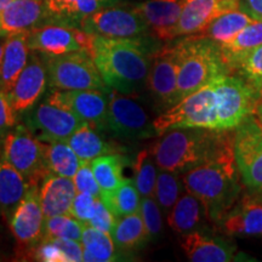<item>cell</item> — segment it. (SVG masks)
<instances>
[{"instance_id":"cell-23","label":"cell","mask_w":262,"mask_h":262,"mask_svg":"<svg viewBox=\"0 0 262 262\" xmlns=\"http://www.w3.org/2000/svg\"><path fill=\"white\" fill-rule=\"evenodd\" d=\"M77 193L72 179L49 173L40 185V203L44 217L71 215L72 203Z\"/></svg>"},{"instance_id":"cell-35","label":"cell","mask_w":262,"mask_h":262,"mask_svg":"<svg viewBox=\"0 0 262 262\" xmlns=\"http://www.w3.org/2000/svg\"><path fill=\"white\" fill-rule=\"evenodd\" d=\"M100 196L117 217L134 214L140 209L141 195L134 180H124L114 191L103 193Z\"/></svg>"},{"instance_id":"cell-33","label":"cell","mask_w":262,"mask_h":262,"mask_svg":"<svg viewBox=\"0 0 262 262\" xmlns=\"http://www.w3.org/2000/svg\"><path fill=\"white\" fill-rule=\"evenodd\" d=\"M45 163L51 173L70 179L74 178L83 164L67 141L48 142L45 148Z\"/></svg>"},{"instance_id":"cell-19","label":"cell","mask_w":262,"mask_h":262,"mask_svg":"<svg viewBox=\"0 0 262 262\" xmlns=\"http://www.w3.org/2000/svg\"><path fill=\"white\" fill-rule=\"evenodd\" d=\"M79 28L60 22L39 26L28 32V47L31 51H37L44 56H60L81 51L78 40Z\"/></svg>"},{"instance_id":"cell-8","label":"cell","mask_w":262,"mask_h":262,"mask_svg":"<svg viewBox=\"0 0 262 262\" xmlns=\"http://www.w3.org/2000/svg\"><path fill=\"white\" fill-rule=\"evenodd\" d=\"M47 143L39 140L26 125L9 131L3 142V158L17 169L31 186H40L49 173L45 163Z\"/></svg>"},{"instance_id":"cell-5","label":"cell","mask_w":262,"mask_h":262,"mask_svg":"<svg viewBox=\"0 0 262 262\" xmlns=\"http://www.w3.org/2000/svg\"><path fill=\"white\" fill-rule=\"evenodd\" d=\"M157 135L181 127H204L216 130L217 108L214 80L187 95L153 120Z\"/></svg>"},{"instance_id":"cell-21","label":"cell","mask_w":262,"mask_h":262,"mask_svg":"<svg viewBox=\"0 0 262 262\" xmlns=\"http://www.w3.org/2000/svg\"><path fill=\"white\" fill-rule=\"evenodd\" d=\"M220 225L228 235L262 237V199L241 195Z\"/></svg>"},{"instance_id":"cell-22","label":"cell","mask_w":262,"mask_h":262,"mask_svg":"<svg viewBox=\"0 0 262 262\" xmlns=\"http://www.w3.org/2000/svg\"><path fill=\"white\" fill-rule=\"evenodd\" d=\"M180 245L188 260L193 262H229L234 260V248L231 244L196 229L181 234Z\"/></svg>"},{"instance_id":"cell-46","label":"cell","mask_w":262,"mask_h":262,"mask_svg":"<svg viewBox=\"0 0 262 262\" xmlns=\"http://www.w3.org/2000/svg\"><path fill=\"white\" fill-rule=\"evenodd\" d=\"M54 241L63 251L68 262L83 261V247L79 241H71V239H54Z\"/></svg>"},{"instance_id":"cell-15","label":"cell","mask_w":262,"mask_h":262,"mask_svg":"<svg viewBox=\"0 0 262 262\" xmlns=\"http://www.w3.org/2000/svg\"><path fill=\"white\" fill-rule=\"evenodd\" d=\"M179 63L173 47L156 51L147 79V89L159 110L164 112L176 103Z\"/></svg>"},{"instance_id":"cell-2","label":"cell","mask_w":262,"mask_h":262,"mask_svg":"<svg viewBox=\"0 0 262 262\" xmlns=\"http://www.w3.org/2000/svg\"><path fill=\"white\" fill-rule=\"evenodd\" d=\"M156 51L142 38L124 39L96 35L94 61L108 88L137 96L147 88V79Z\"/></svg>"},{"instance_id":"cell-34","label":"cell","mask_w":262,"mask_h":262,"mask_svg":"<svg viewBox=\"0 0 262 262\" xmlns=\"http://www.w3.org/2000/svg\"><path fill=\"white\" fill-rule=\"evenodd\" d=\"M91 169L101 188V194L116 189L124 180L123 170L126 165V158L116 155H104L90 162Z\"/></svg>"},{"instance_id":"cell-32","label":"cell","mask_w":262,"mask_h":262,"mask_svg":"<svg viewBox=\"0 0 262 262\" xmlns=\"http://www.w3.org/2000/svg\"><path fill=\"white\" fill-rule=\"evenodd\" d=\"M54 22L78 25L80 21L98 10L103 9L98 0H45Z\"/></svg>"},{"instance_id":"cell-52","label":"cell","mask_w":262,"mask_h":262,"mask_svg":"<svg viewBox=\"0 0 262 262\" xmlns=\"http://www.w3.org/2000/svg\"><path fill=\"white\" fill-rule=\"evenodd\" d=\"M11 2L12 0H0V11H3Z\"/></svg>"},{"instance_id":"cell-24","label":"cell","mask_w":262,"mask_h":262,"mask_svg":"<svg viewBox=\"0 0 262 262\" xmlns=\"http://www.w3.org/2000/svg\"><path fill=\"white\" fill-rule=\"evenodd\" d=\"M29 51L28 33H16L6 37L4 55L0 63V89L8 95L28 63Z\"/></svg>"},{"instance_id":"cell-30","label":"cell","mask_w":262,"mask_h":262,"mask_svg":"<svg viewBox=\"0 0 262 262\" xmlns=\"http://www.w3.org/2000/svg\"><path fill=\"white\" fill-rule=\"evenodd\" d=\"M80 242L83 245V261L85 262H111L118 260L119 250L110 233L85 224Z\"/></svg>"},{"instance_id":"cell-38","label":"cell","mask_w":262,"mask_h":262,"mask_svg":"<svg viewBox=\"0 0 262 262\" xmlns=\"http://www.w3.org/2000/svg\"><path fill=\"white\" fill-rule=\"evenodd\" d=\"M85 224L72 215H58L44 220L45 239H71L80 241Z\"/></svg>"},{"instance_id":"cell-7","label":"cell","mask_w":262,"mask_h":262,"mask_svg":"<svg viewBox=\"0 0 262 262\" xmlns=\"http://www.w3.org/2000/svg\"><path fill=\"white\" fill-rule=\"evenodd\" d=\"M48 81L58 90H108L94 58L84 51L45 56Z\"/></svg>"},{"instance_id":"cell-47","label":"cell","mask_w":262,"mask_h":262,"mask_svg":"<svg viewBox=\"0 0 262 262\" xmlns=\"http://www.w3.org/2000/svg\"><path fill=\"white\" fill-rule=\"evenodd\" d=\"M239 9L250 15L254 19H262V0H241Z\"/></svg>"},{"instance_id":"cell-48","label":"cell","mask_w":262,"mask_h":262,"mask_svg":"<svg viewBox=\"0 0 262 262\" xmlns=\"http://www.w3.org/2000/svg\"><path fill=\"white\" fill-rule=\"evenodd\" d=\"M253 118L255 119V122H256L258 125L262 127V104L261 103H258L256 108H255Z\"/></svg>"},{"instance_id":"cell-50","label":"cell","mask_w":262,"mask_h":262,"mask_svg":"<svg viewBox=\"0 0 262 262\" xmlns=\"http://www.w3.org/2000/svg\"><path fill=\"white\" fill-rule=\"evenodd\" d=\"M98 2L102 4L103 8H110V6H113L116 5L117 3H119L120 0H98Z\"/></svg>"},{"instance_id":"cell-9","label":"cell","mask_w":262,"mask_h":262,"mask_svg":"<svg viewBox=\"0 0 262 262\" xmlns=\"http://www.w3.org/2000/svg\"><path fill=\"white\" fill-rule=\"evenodd\" d=\"M124 140L149 139L157 135L153 120L136 98L119 91L108 90L106 129Z\"/></svg>"},{"instance_id":"cell-25","label":"cell","mask_w":262,"mask_h":262,"mask_svg":"<svg viewBox=\"0 0 262 262\" xmlns=\"http://www.w3.org/2000/svg\"><path fill=\"white\" fill-rule=\"evenodd\" d=\"M102 131L95 129L90 124L83 123L72 134L67 143L79 157L81 162H93L94 159L104 155H116L122 152V147L110 142L101 135Z\"/></svg>"},{"instance_id":"cell-44","label":"cell","mask_w":262,"mask_h":262,"mask_svg":"<svg viewBox=\"0 0 262 262\" xmlns=\"http://www.w3.org/2000/svg\"><path fill=\"white\" fill-rule=\"evenodd\" d=\"M96 208V196L89 193L78 192L73 203H72L71 215L84 224H88L94 216Z\"/></svg>"},{"instance_id":"cell-28","label":"cell","mask_w":262,"mask_h":262,"mask_svg":"<svg viewBox=\"0 0 262 262\" xmlns=\"http://www.w3.org/2000/svg\"><path fill=\"white\" fill-rule=\"evenodd\" d=\"M262 45V19H255L227 44L220 45L229 71L233 72L243 58Z\"/></svg>"},{"instance_id":"cell-10","label":"cell","mask_w":262,"mask_h":262,"mask_svg":"<svg viewBox=\"0 0 262 262\" xmlns=\"http://www.w3.org/2000/svg\"><path fill=\"white\" fill-rule=\"evenodd\" d=\"M233 150L243 185L262 192V127L253 117L234 129Z\"/></svg>"},{"instance_id":"cell-42","label":"cell","mask_w":262,"mask_h":262,"mask_svg":"<svg viewBox=\"0 0 262 262\" xmlns=\"http://www.w3.org/2000/svg\"><path fill=\"white\" fill-rule=\"evenodd\" d=\"M117 220V216L108 208L106 203L101 199V196H96V208H95L94 216L90 219V221L86 225L111 234Z\"/></svg>"},{"instance_id":"cell-16","label":"cell","mask_w":262,"mask_h":262,"mask_svg":"<svg viewBox=\"0 0 262 262\" xmlns=\"http://www.w3.org/2000/svg\"><path fill=\"white\" fill-rule=\"evenodd\" d=\"M48 81V67L45 57L41 54L33 51L29 54L28 63L19 74L9 98L16 113L28 112L45 93Z\"/></svg>"},{"instance_id":"cell-26","label":"cell","mask_w":262,"mask_h":262,"mask_svg":"<svg viewBox=\"0 0 262 262\" xmlns=\"http://www.w3.org/2000/svg\"><path fill=\"white\" fill-rule=\"evenodd\" d=\"M31 187L25 176L8 160L0 158V214L6 220L11 219L15 209Z\"/></svg>"},{"instance_id":"cell-6","label":"cell","mask_w":262,"mask_h":262,"mask_svg":"<svg viewBox=\"0 0 262 262\" xmlns=\"http://www.w3.org/2000/svg\"><path fill=\"white\" fill-rule=\"evenodd\" d=\"M217 108L216 130H234L253 117L257 106L256 90L238 74H222L214 79Z\"/></svg>"},{"instance_id":"cell-17","label":"cell","mask_w":262,"mask_h":262,"mask_svg":"<svg viewBox=\"0 0 262 262\" xmlns=\"http://www.w3.org/2000/svg\"><path fill=\"white\" fill-rule=\"evenodd\" d=\"M54 18L45 0H12L0 11V34L9 37L16 33H28L39 26L51 24Z\"/></svg>"},{"instance_id":"cell-14","label":"cell","mask_w":262,"mask_h":262,"mask_svg":"<svg viewBox=\"0 0 262 262\" xmlns=\"http://www.w3.org/2000/svg\"><path fill=\"white\" fill-rule=\"evenodd\" d=\"M108 90L55 89L47 100L70 111L95 129L104 130L108 113Z\"/></svg>"},{"instance_id":"cell-20","label":"cell","mask_w":262,"mask_h":262,"mask_svg":"<svg viewBox=\"0 0 262 262\" xmlns=\"http://www.w3.org/2000/svg\"><path fill=\"white\" fill-rule=\"evenodd\" d=\"M182 6L183 0H146L134 10L145 19L156 38L169 41L176 38Z\"/></svg>"},{"instance_id":"cell-37","label":"cell","mask_w":262,"mask_h":262,"mask_svg":"<svg viewBox=\"0 0 262 262\" xmlns=\"http://www.w3.org/2000/svg\"><path fill=\"white\" fill-rule=\"evenodd\" d=\"M183 188H185V185H183L182 175L159 169L155 189V198L166 215L179 201Z\"/></svg>"},{"instance_id":"cell-27","label":"cell","mask_w":262,"mask_h":262,"mask_svg":"<svg viewBox=\"0 0 262 262\" xmlns=\"http://www.w3.org/2000/svg\"><path fill=\"white\" fill-rule=\"evenodd\" d=\"M204 219L208 216L203 203L192 193L186 192L168 214V225L176 233L185 234L195 231Z\"/></svg>"},{"instance_id":"cell-29","label":"cell","mask_w":262,"mask_h":262,"mask_svg":"<svg viewBox=\"0 0 262 262\" xmlns=\"http://www.w3.org/2000/svg\"><path fill=\"white\" fill-rule=\"evenodd\" d=\"M111 235L118 250L123 253L142 248L149 241L145 222L139 211L118 217Z\"/></svg>"},{"instance_id":"cell-45","label":"cell","mask_w":262,"mask_h":262,"mask_svg":"<svg viewBox=\"0 0 262 262\" xmlns=\"http://www.w3.org/2000/svg\"><path fill=\"white\" fill-rule=\"evenodd\" d=\"M16 113L10 102L9 95L0 89V137L16 125Z\"/></svg>"},{"instance_id":"cell-36","label":"cell","mask_w":262,"mask_h":262,"mask_svg":"<svg viewBox=\"0 0 262 262\" xmlns=\"http://www.w3.org/2000/svg\"><path fill=\"white\" fill-rule=\"evenodd\" d=\"M137 191L141 196L155 195L157 178H158V165H157L152 149H143L137 155L133 165Z\"/></svg>"},{"instance_id":"cell-43","label":"cell","mask_w":262,"mask_h":262,"mask_svg":"<svg viewBox=\"0 0 262 262\" xmlns=\"http://www.w3.org/2000/svg\"><path fill=\"white\" fill-rule=\"evenodd\" d=\"M73 182L78 192L89 193L95 196L101 195V188L89 162H83L73 178Z\"/></svg>"},{"instance_id":"cell-1","label":"cell","mask_w":262,"mask_h":262,"mask_svg":"<svg viewBox=\"0 0 262 262\" xmlns=\"http://www.w3.org/2000/svg\"><path fill=\"white\" fill-rule=\"evenodd\" d=\"M152 149L159 169L182 173L234 156V130L181 127L165 131Z\"/></svg>"},{"instance_id":"cell-3","label":"cell","mask_w":262,"mask_h":262,"mask_svg":"<svg viewBox=\"0 0 262 262\" xmlns=\"http://www.w3.org/2000/svg\"><path fill=\"white\" fill-rule=\"evenodd\" d=\"M185 189L204 205L208 220L221 224L242 195V179L234 156L182 173Z\"/></svg>"},{"instance_id":"cell-13","label":"cell","mask_w":262,"mask_h":262,"mask_svg":"<svg viewBox=\"0 0 262 262\" xmlns=\"http://www.w3.org/2000/svg\"><path fill=\"white\" fill-rule=\"evenodd\" d=\"M83 123L75 114L48 100L35 108L32 107L26 119V126L39 140L47 142L67 141Z\"/></svg>"},{"instance_id":"cell-39","label":"cell","mask_w":262,"mask_h":262,"mask_svg":"<svg viewBox=\"0 0 262 262\" xmlns=\"http://www.w3.org/2000/svg\"><path fill=\"white\" fill-rule=\"evenodd\" d=\"M139 212L145 222L149 241L159 238L163 231V215L162 208L156 201L155 195L142 196Z\"/></svg>"},{"instance_id":"cell-51","label":"cell","mask_w":262,"mask_h":262,"mask_svg":"<svg viewBox=\"0 0 262 262\" xmlns=\"http://www.w3.org/2000/svg\"><path fill=\"white\" fill-rule=\"evenodd\" d=\"M256 90V95H257V104L261 103L262 104V84L258 85L257 88H255Z\"/></svg>"},{"instance_id":"cell-12","label":"cell","mask_w":262,"mask_h":262,"mask_svg":"<svg viewBox=\"0 0 262 262\" xmlns=\"http://www.w3.org/2000/svg\"><path fill=\"white\" fill-rule=\"evenodd\" d=\"M84 31L107 38L134 39L146 37L150 32L145 19L134 9L103 8L80 21Z\"/></svg>"},{"instance_id":"cell-31","label":"cell","mask_w":262,"mask_h":262,"mask_svg":"<svg viewBox=\"0 0 262 262\" xmlns=\"http://www.w3.org/2000/svg\"><path fill=\"white\" fill-rule=\"evenodd\" d=\"M254 21L255 19L243 10L235 9L214 19L205 31L201 33V35L212 39L219 45H224L231 41L239 32Z\"/></svg>"},{"instance_id":"cell-4","label":"cell","mask_w":262,"mask_h":262,"mask_svg":"<svg viewBox=\"0 0 262 262\" xmlns=\"http://www.w3.org/2000/svg\"><path fill=\"white\" fill-rule=\"evenodd\" d=\"M179 63L176 103L187 95L229 73L220 45L204 35H188L172 45Z\"/></svg>"},{"instance_id":"cell-41","label":"cell","mask_w":262,"mask_h":262,"mask_svg":"<svg viewBox=\"0 0 262 262\" xmlns=\"http://www.w3.org/2000/svg\"><path fill=\"white\" fill-rule=\"evenodd\" d=\"M29 260L40 262H68L67 257L54 239L42 238L33 249Z\"/></svg>"},{"instance_id":"cell-18","label":"cell","mask_w":262,"mask_h":262,"mask_svg":"<svg viewBox=\"0 0 262 262\" xmlns=\"http://www.w3.org/2000/svg\"><path fill=\"white\" fill-rule=\"evenodd\" d=\"M241 0H183L176 38L201 34L214 19L239 9Z\"/></svg>"},{"instance_id":"cell-11","label":"cell","mask_w":262,"mask_h":262,"mask_svg":"<svg viewBox=\"0 0 262 262\" xmlns=\"http://www.w3.org/2000/svg\"><path fill=\"white\" fill-rule=\"evenodd\" d=\"M44 214L40 203V186H31L27 194L10 219V229L17 243V251L25 260L44 237Z\"/></svg>"},{"instance_id":"cell-49","label":"cell","mask_w":262,"mask_h":262,"mask_svg":"<svg viewBox=\"0 0 262 262\" xmlns=\"http://www.w3.org/2000/svg\"><path fill=\"white\" fill-rule=\"evenodd\" d=\"M5 41H6V37H4V35H3V34H0V63H2L3 55H4Z\"/></svg>"},{"instance_id":"cell-40","label":"cell","mask_w":262,"mask_h":262,"mask_svg":"<svg viewBox=\"0 0 262 262\" xmlns=\"http://www.w3.org/2000/svg\"><path fill=\"white\" fill-rule=\"evenodd\" d=\"M233 72L247 80L254 89L262 84V45L239 62Z\"/></svg>"}]
</instances>
